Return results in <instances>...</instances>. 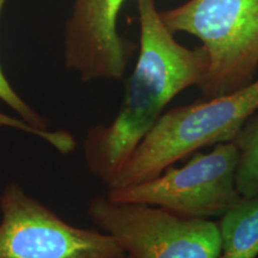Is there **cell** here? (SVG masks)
<instances>
[{"mask_svg":"<svg viewBox=\"0 0 258 258\" xmlns=\"http://www.w3.org/2000/svg\"><path fill=\"white\" fill-rule=\"evenodd\" d=\"M137 5L140 47L120 110L110 123L89 129L83 144L86 166L106 186L169 103L190 86H199L208 71L203 47L190 49L179 44L154 0H137Z\"/></svg>","mask_w":258,"mask_h":258,"instance_id":"1","label":"cell"},{"mask_svg":"<svg viewBox=\"0 0 258 258\" xmlns=\"http://www.w3.org/2000/svg\"><path fill=\"white\" fill-rule=\"evenodd\" d=\"M258 111V79L228 95L164 111L108 189L145 182L207 146L233 141Z\"/></svg>","mask_w":258,"mask_h":258,"instance_id":"2","label":"cell"},{"mask_svg":"<svg viewBox=\"0 0 258 258\" xmlns=\"http://www.w3.org/2000/svg\"><path fill=\"white\" fill-rule=\"evenodd\" d=\"M172 32L202 42L208 71L198 88L205 98L249 85L258 70V0H188L160 12Z\"/></svg>","mask_w":258,"mask_h":258,"instance_id":"3","label":"cell"},{"mask_svg":"<svg viewBox=\"0 0 258 258\" xmlns=\"http://www.w3.org/2000/svg\"><path fill=\"white\" fill-rule=\"evenodd\" d=\"M98 230L131 258H220L219 224L177 215L156 206L96 196L88 209Z\"/></svg>","mask_w":258,"mask_h":258,"instance_id":"4","label":"cell"},{"mask_svg":"<svg viewBox=\"0 0 258 258\" xmlns=\"http://www.w3.org/2000/svg\"><path fill=\"white\" fill-rule=\"evenodd\" d=\"M239 151L234 141L195 153L185 165L105 194L112 201L156 206L191 219L221 218L243 198L237 188Z\"/></svg>","mask_w":258,"mask_h":258,"instance_id":"5","label":"cell"},{"mask_svg":"<svg viewBox=\"0 0 258 258\" xmlns=\"http://www.w3.org/2000/svg\"><path fill=\"white\" fill-rule=\"evenodd\" d=\"M0 258H123L101 230L77 227L61 219L17 183L0 195Z\"/></svg>","mask_w":258,"mask_h":258,"instance_id":"6","label":"cell"},{"mask_svg":"<svg viewBox=\"0 0 258 258\" xmlns=\"http://www.w3.org/2000/svg\"><path fill=\"white\" fill-rule=\"evenodd\" d=\"M125 0H73L63 30L64 66L82 82L123 78L134 43L117 31Z\"/></svg>","mask_w":258,"mask_h":258,"instance_id":"7","label":"cell"},{"mask_svg":"<svg viewBox=\"0 0 258 258\" xmlns=\"http://www.w3.org/2000/svg\"><path fill=\"white\" fill-rule=\"evenodd\" d=\"M219 228L221 235L220 258H257L258 194L241 198L220 218Z\"/></svg>","mask_w":258,"mask_h":258,"instance_id":"8","label":"cell"},{"mask_svg":"<svg viewBox=\"0 0 258 258\" xmlns=\"http://www.w3.org/2000/svg\"><path fill=\"white\" fill-rule=\"evenodd\" d=\"M239 151L237 188L243 198L258 194V111L245 122L234 138Z\"/></svg>","mask_w":258,"mask_h":258,"instance_id":"9","label":"cell"},{"mask_svg":"<svg viewBox=\"0 0 258 258\" xmlns=\"http://www.w3.org/2000/svg\"><path fill=\"white\" fill-rule=\"evenodd\" d=\"M0 125L34 135V137L46 141L61 154H69L73 152L74 148L77 147L76 138L70 132L62 131V129L50 131V129L37 128L35 125L28 123L23 118L14 117V116H10L3 111H0Z\"/></svg>","mask_w":258,"mask_h":258,"instance_id":"10","label":"cell"},{"mask_svg":"<svg viewBox=\"0 0 258 258\" xmlns=\"http://www.w3.org/2000/svg\"><path fill=\"white\" fill-rule=\"evenodd\" d=\"M6 2L8 0H0V15H2ZM0 101L4 102L6 105H9L19 117L23 118L28 123L41 129H49V123H48L47 118H44L43 116L38 114L31 105H29L18 95L17 91L14 89V86L10 84L9 79L6 78L4 72H3L2 66H0Z\"/></svg>","mask_w":258,"mask_h":258,"instance_id":"11","label":"cell"},{"mask_svg":"<svg viewBox=\"0 0 258 258\" xmlns=\"http://www.w3.org/2000/svg\"><path fill=\"white\" fill-rule=\"evenodd\" d=\"M123 258H131V257H128V256H124Z\"/></svg>","mask_w":258,"mask_h":258,"instance_id":"12","label":"cell"}]
</instances>
